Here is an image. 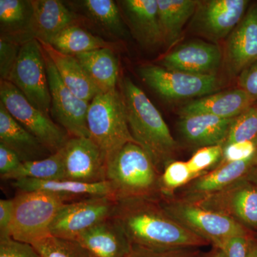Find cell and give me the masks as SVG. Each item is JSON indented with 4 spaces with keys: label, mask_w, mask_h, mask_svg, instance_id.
Masks as SVG:
<instances>
[{
    "label": "cell",
    "mask_w": 257,
    "mask_h": 257,
    "mask_svg": "<svg viewBox=\"0 0 257 257\" xmlns=\"http://www.w3.org/2000/svg\"><path fill=\"white\" fill-rule=\"evenodd\" d=\"M187 201L224 214L257 233V187L246 178L219 192Z\"/></svg>",
    "instance_id": "11"
},
{
    "label": "cell",
    "mask_w": 257,
    "mask_h": 257,
    "mask_svg": "<svg viewBox=\"0 0 257 257\" xmlns=\"http://www.w3.org/2000/svg\"><path fill=\"white\" fill-rule=\"evenodd\" d=\"M160 204L176 221L216 247L224 240L248 231L231 218L180 198H162Z\"/></svg>",
    "instance_id": "6"
},
{
    "label": "cell",
    "mask_w": 257,
    "mask_h": 257,
    "mask_svg": "<svg viewBox=\"0 0 257 257\" xmlns=\"http://www.w3.org/2000/svg\"><path fill=\"white\" fill-rule=\"evenodd\" d=\"M122 3L126 16L140 41L148 45L163 41L157 0H126Z\"/></svg>",
    "instance_id": "25"
},
{
    "label": "cell",
    "mask_w": 257,
    "mask_h": 257,
    "mask_svg": "<svg viewBox=\"0 0 257 257\" xmlns=\"http://www.w3.org/2000/svg\"><path fill=\"white\" fill-rule=\"evenodd\" d=\"M32 16L30 2L21 0H0V22L2 26L15 28L20 26Z\"/></svg>",
    "instance_id": "34"
},
{
    "label": "cell",
    "mask_w": 257,
    "mask_h": 257,
    "mask_svg": "<svg viewBox=\"0 0 257 257\" xmlns=\"http://www.w3.org/2000/svg\"><path fill=\"white\" fill-rule=\"evenodd\" d=\"M201 253L197 248L152 250L132 246L131 251L126 257H200Z\"/></svg>",
    "instance_id": "39"
},
{
    "label": "cell",
    "mask_w": 257,
    "mask_h": 257,
    "mask_svg": "<svg viewBox=\"0 0 257 257\" xmlns=\"http://www.w3.org/2000/svg\"><path fill=\"white\" fill-rule=\"evenodd\" d=\"M256 140L257 103L234 118L224 145Z\"/></svg>",
    "instance_id": "33"
},
{
    "label": "cell",
    "mask_w": 257,
    "mask_h": 257,
    "mask_svg": "<svg viewBox=\"0 0 257 257\" xmlns=\"http://www.w3.org/2000/svg\"><path fill=\"white\" fill-rule=\"evenodd\" d=\"M19 47L15 42L2 37L0 40V76L1 79L7 80L9 77L17 59L18 57Z\"/></svg>",
    "instance_id": "38"
},
{
    "label": "cell",
    "mask_w": 257,
    "mask_h": 257,
    "mask_svg": "<svg viewBox=\"0 0 257 257\" xmlns=\"http://www.w3.org/2000/svg\"><path fill=\"white\" fill-rule=\"evenodd\" d=\"M0 143L16 152L23 162L46 158L45 156L47 152H50L10 115L2 101H0Z\"/></svg>",
    "instance_id": "23"
},
{
    "label": "cell",
    "mask_w": 257,
    "mask_h": 257,
    "mask_svg": "<svg viewBox=\"0 0 257 257\" xmlns=\"http://www.w3.org/2000/svg\"><path fill=\"white\" fill-rule=\"evenodd\" d=\"M132 246L152 250L198 248L209 243L176 221L160 200L116 201L112 216Z\"/></svg>",
    "instance_id": "1"
},
{
    "label": "cell",
    "mask_w": 257,
    "mask_h": 257,
    "mask_svg": "<svg viewBox=\"0 0 257 257\" xmlns=\"http://www.w3.org/2000/svg\"><path fill=\"white\" fill-rule=\"evenodd\" d=\"M87 120L89 138L106 163L126 144L136 143L128 127L124 96L116 89L99 93L89 102Z\"/></svg>",
    "instance_id": "4"
},
{
    "label": "cell",
    "mask_w": 257,
    "mask_h": 257,
    "mask_svg": "<svg viewBox=\"0 0 257 257\" xmlns=\"http://www.w3.org/2000/svg\"><path fill=\"white\" fill-rule=\"evenodd\" d=\"M257 166V151L246 160L218 165L215 170L193 179L184 187L180 199L191 200L226 189L246 178Z\"/></svg>",
    "instance_id": "17"
},
{
    "label": "cell",
    "mask_w": 257,
    "mask_h": 257,
    "mask_svg": "<svg viewBox=\"0 0 257 257\" xmlns=\"http://www.w3.org/2000/svg\"><path fill=\"white\" fill-rule=\"evenodd\" d=\"M256 151L257 140L224 145L222 159L219 165L246 160L254 155Z\"/></svg>",
    "instance_id": "37"
},
{
    "label": "cell",
    "mask_w": 257,
    "mask_h": 257,
    "mask_svg": "<svg viewBox=\"0 0 257 257\" xmlns=\"http://www.w3.org/2000/svg\"><path fill=\"white\" fill-rule=\"evenodd\" d=\"M116 204L112 196H96L65 202L52 222L50 234L75 241L84 231L112 217Z\"/></svg>",
    "instance_id": "9"
},
{
    "label": "cell",
    "mask_w": 257,
    "mask_h": 257,
    "mask_svg": "<svg viewBox=\"0 0 257 257\" xmlns=\"http://www.w3.org/2000/svg\"><path fill=\"white\" fill-rule=\"evenodd\" d=\"M13 185L19 191H43L60 196L65 200L69 198L75 197H113L110 184L107 181L99 183L89 184L74 182L68 179L43 181L24 179L13 181Z\"/></svg>",
    "instance_id": "24"
},
{
    "label": "cell",
    "mask_w": 257,
    "mask_h": 257,
    "mask_svg": "<svg viewBox=\"0 0 257 257\" xmlns=\"http://www.w3.org/2000/svg\"><path fill=\"white\" fill-rule=\"evenodd\" d=\"M0 257H42L30 243L12 237L0 239Z\"/></svg>",
    "instance_id": "40"
},
{
    "label": "cell",
    "mask_w": 257,
    "mask_h": 257,
    "mask_svg": "<svg viewBox=\"0 0 257 257\" xmlns=\"http://www.w3.org/2000/svg\"><path fill=\"white\" fill-rule=\"evenodd\" d=\"M224 145L203 147L198 150L187 164L195 178L204 175L205 171L220 163L223 157Z\"/></svg>",
    "instance_id": "35"
},
{
    "label": "cell",
    "mask_w": 257,
    "mask_h": 257,
    "mask_svg": "<svg viewBox=\"0 0 257 257\" xmlns=\"http://www.w3.org/2000/svg\"><path fill=\"white\" fill-rule=\"evenodd\" d=\"M83 5L88 15L106 30L124 36L126 30L121 15L114 2L111 0H85Z\"/></svg>",
    "instance_id": "30"
},
{
    "label": "cell",
    "mask_w": 257,
    "mask_h": 257,
    "mask_svg": "<svg viewBox=\"0 0 257 257\" xmlns=\"http://www.w3.org/2000/svg\"><path fill=\"white\" fill-rule=\"evenodd\" d=\"M194 179L187 162L173 161L161 174L160 185L162 198L174 197L176 191L185 187Z\"/></svg>",
    "instance_id": "31"
},
{
    "label": "cell",
    "mask_w": 257,
    "mask_h": 257,
    "mask_svg": "<svg viewBox=\"0 0 257 257\" xmlns=\"http://www.w3.org/2000/svg\"><path fill=\"white\" fill-rule=\"evenodd\" d=\"M255 235V236H256V237H257V233H256V234H254Z\"/></svg>",
    "instance_id": "47"
},
{
    "label": "cell",
    "mask_w": 257,
    "mask_h": 257,
    "mask_svg": "<svg viewBox=\"0 0 257 257\" xmlns=\"http://www.w3.org/2000/svg\"><path fill=\"white\" fill-rule=\"evenodd\" d=\"M140 77L159 95L179 99L214 94L221 87L216 75H199L168 70L156 65H145L138 71Z\"/></svg>",
    "instance_id": "10"
},
{
    "label": "cell",
    "mask_w": 257,
    "mask_h": 257,
    "mask_svg": "<svg viewBox=\"0 0 257 257\" xmlns=\"http://www.w3.org/2000/svg\"><path fill=\"white\" fill-rule=\"evenodd\" d=\"M246 179L257 187V166L250 172Z\"/></svg>",
    "instance_id": "46"
},
{
    "label": "cell",
    "mask_w": 257,
    "mask_h": 257,
    "mask_svg": "<svg viewBox=\"0 0 257 257\" xmlns=\"http://www.w3.org/2000/svg\"><path fill=\"white\" fill-rule=\"evenodd\" d=\"M14 214V200H0V239L11 237L12 222Z\"/></svg>",
    "instance_id": "43"
},
{
    "label": "cell",
    "mask_w": 257,
    "mask_h": 257,
    "mask_svg": "<svg viewBox=\"0 0 257 257\" xmlns=\"http://www.w3.org/2000/svg\"><path fill=\"white\" fill-rule=\"evenodd\" d=\"M222 60V53L217 45L192 42L180 45L167 54L162 59V67L185 73L215 75Z\"/></svg>",
    "instance_id": "16"
},
{
    "label": "cell",
    "mask_w": 257,
    "mask_h": 257,
    "mask_svg": "<svg viewBox=\"0 0 257 257\" xmlns=\"http://www.w3.org/2000/svg\"><path fill=\"white\" fill-rule=\"evenodd\" d=\"M122 94L132 136L162 174L175 161L177 144L160 111L128 77L122 83Z\"/></svg>",
    "instance_id": "2"
},
{
    "label": "cell",
    "mask_w": 257,
    "mask_h": 257,
    "mask_svg": "<svg viewBox=\"0 0 257 257\" xmlns=\"http://www.w3.org/2000/svg\"><path fill=\"white\" fill-rule=\"evenodd\" d=\"M246 257H257V237L254 234L250 240L249 247Z\"/></svg>",
    "instance_id": "44"
},
{
    "label": "cell",
    "mask_w": 257,
    "mask_h": 257,
    "mask_svg": "<svg viewBox=\"0 0 257 257\" xmlns=\"http://www.w3.org/2000/svg\"><path fill=\"white\" fill-rule=\"evenodd\" d=\"M0 99L18 122L53 154L64 146L68 139L50 116L32 105L13 83L1 79Z\"/></svg>",
    "instance_id": "8"
},
{
    "label": "cell",
    "mask_w": 257,
    "mask_h": 257,
    "mask_svg": "<svg viewBox=\"0 0 257 257\" xmlns=\"http://www.w3.org/2000/svg\"><path fill=\"white\" fill-rule=\"evenodd\" d=\"M7 80L13 83L29 101L44 114L51 111V94L43 49L36 39L27 40L19 51Z\"/></svg>",
    "instance_id": "7"
},
{
    "label": "cell",
    "mask_w": 257,
    "mask_h": 257,
    "mask_svg": "<svg viewBox=\"0 0 257 257\" xmlns=\"http://www.w3.org/2000/svg\"><path fill=\"white\" fill-rule=\"evenodd\" d=\"M234 119H224L210 114L180 117L179 133L192 146L203 147L224 145Z\"/></svg>",
    "instance_id": "21"
},
{
    "label": "cell",
    "mask_w": 257,
    "mask_h": 257,
    "mask_svg": "<svg viewBox=\"0 0 257 257\" xmlns=\"http://www.w3.org/2000/svg\"><path fill=\"white\" fill-rule=\"evenodd\" d=\"M1 178L13 182L24 179L43 181L65 179L63 150L62 148L42 160L23 162L18 170Z\"/></svg>",
    "instance_id": "28"
},
{
    "label": "cell",
    "mask_w": 257,
    "mask_h": 257,
    "mask_svg": "<svg viewBox=\"0 0 257 257\" xmlns=\"http://www.w3.org/2000/svg\"><path fill=\"white\" fill-rule=\"evenodd\" d=\"M199 1L157 0L159 21L164 40L175 42L182 29L195 13Z\"/></svg>",
    "instance_id": "27"
},
{
    "label": "cell",
    "mask_w": 257,
    "mask_h": 257,
    "mask_svg": "<svg viewBox=\"0 0 257 257\" xmlns=\"http://www.w3.org/2000/svg\"><path fill=\"white\" fill-rule=\"evenodd\" d=\"M23 162L18 154L9 147L0 143V175L1 177L13 173L18 170Z\"/></svg>",
    "instance_id": "42"
},
{
    "label": "cell",
    "mask_w": 257,
    "mask_h": 257,
    "mask_svg": "<svg viewBox=\"0 0 257 257\" xmlns=\"http://www.w3.org/2000/svg\"><path fill=\"white\" fill-rule=\"evenodd\" d=\"M75 241L90 257H126L132 244L112 217L83 232Z\"/></svg>",
    "instance_id": "18"
},
{
    "label": "cell",
    "mask_w": 257,
    "mask_h": 257,
    "mask_svg": "<svg viewBox=\"0 0 257 257\" xmlns=\"http://www.w3.org/2000/svg\"><path fill=\"white\" fill-rule=\"evenodd\" d=\"M238 84L239 89L257 103V61L239 74Z\"/></svg>",
    "instance_id": "41"
},
{
    "label": "cell",
    "mask_w": 257,
    "mask_h": 257,
    "mask_svg": "<svg viewBox=\"0 0 257 257\" xmlns=\"http://www.w3.org/2000/svg\"><path fill=\"white\" fill-rule=\"evenodd\" d=\"M225 67L231 75H239L257 61V3L228 37L223 56Z\"/></svg>",
    "instance_id": "15"
},
{
    "label": "cell",
    "mask_w": 257,
    "mask_h": 257,
    "mask_svg": "<svg viewBox=\"0 0 257 257\" xmlns=\"http://www.w3.org/2000/svg\"><path fill=\"white\" fill-rule=\"evenodd\" d=\"M253 234L232 236L224 240L215 248L220 251L222 257H246Z\"/></svg>",
    "instance_id": "36"
},
{
    "label": "cell",
    "mask_w": 257,
    "mask_h": 257,
    "mask_svg": "<svg viewBox=\"0 0 257 257\" xmlns=\"http://www.w3.org/2000/svg\"><path fill=\"white\" fill-rule=\"evenodd\" d=\"M32 245L42 257H90L77 241L52 235Z\"/></svg>",
    "instance_id": "32"
},
{
    "label": "cell",
    "mask_w": 257,
    "mask_h": 257,
    "mask_svg": "<svg viewBox=\"0 0 257 257\" xmlns=\"http://www.w3.org/2000/svg\"><path fill=\"white\" fill-rule=\"evenodd\" d=\"M65 179L82 183L106 181L102 152L89 138H71L62 147Z\"/></svg>",
    "instance_id": "14"
},
{
    "label": "cell",
    "mask_w": 257,
    "mask_h": 257,
    "mask_svg": "<svg viewBox=\"0 0 257 257\" xmlns=\"http://www.w3.org/2000/svg\"><path fill=\"white\" fill-rule=\"evenodd\" d=\"M51 94V112L72 138H89L87 111L89 102L71 92L61 79L55 64L43 50Z\"/></svg>",
    "instance_id": "12"
},
{
    "label": "cell",
    "mask_w": 257,
    "mask_h": 257,
    "mask_svg": "<svg viewBox=\"0 0 257 257\" xmlns=\"http://www.w3.org/2000/svg\"><path fill=\"white\" fill-rule=\"evenodd\" d=\"M11 225V237L32 243L50 236V228L65 199L43 191H29L17 194Z\"/></svg>",
    "instance_id": "5"
},
{
    "label": "cell",
    "mask_w": 257,
    "mask_h": 257,
    "mask_svg": "<svg viewBox=\"0 0 257 257\" xmlns=\"http://www.w3.org/2000/svg\"><path fill=\"white\" fill-rule=\"evenodd\" d=\"M74 57L101 92L116 89L119 66L112 50L103 48L79 54Z\"/></svg>",
    "instance_id": "26"
},
{
    "label": "cell",
    "mask_w": 257,
    "mask_h": 257,
    "mask_svg": "<svg viewBox=\"0 0 257 257\" xmlns=\"http://www.w3.org/2000/svg\"><path fill=\"white\" fill-rule=\"evenodd\" d=\"M50 45L59 52L72 56L109 48V44L102 39L94 36L75 25H72L62 30L53 38Z\"/></svg>",
    "instance_id": "29"
},
{
    "label": "cell",
    "mask_w": 257,
    "mask_h": 257,
    "mask_svg": "<svg viewBox=\"0 0 257 257\" xmlns=\"http://www.w3.org/2000/svg\"><path fill=\"white\" fill-rule=\"evenodd\" d=\"M32 16L28 25L32 39L46 43L64 29L73 25L75 16L62 2L57 0L30 1Z\"/></svg>",
    "instance_id": "20"
},
{
    "label": "cell",
    "mask_w": 257,
    "mask_h": 257,
    "mask_svg": "<svg viewBox=\"0 0 257 257\" xmlns=\"http://www.w3.org/2000/svg\"><path fill=\"white\" fill-rule=\"evenodd\" d=\"M38 41L55 64L62 82L77 97L90 102L101 92L74 56L65 55L50 44Z\"/></svg>",
    "instance_id": "22"
},
{
    "label": "cell",
    "mask_w": 257,
    "mask_h": 257,
    "mask_svg": "<svg viewBox=\"0 0 257 257\" xmlns=\"http://www.w3.org/2000/svg\"><path fill=\"white\" fill-rule=\"evenodd\" d=\"M256 104L242 89H233L202 96L191 101L179 111L180 117L210 114L224 119H234Z\"/></svg>",
    "instance_id": "19"
},
{
    "label": "cell",
    "mask_w": 257,
    "mask_h": 257,
    "mask_svg": "<svg viewBox=\"0 0 257 257\" xmlns=\"http://www.w3.org/2000/svg\"><path fill=\"white\" fill-rule=\"evenodd\" d=\"M247 0H208L199 2L193 18L198 33L216 42L229 36L246 11Z\"/></svg>",
    "instance_id": "13"
},
{
    "label": "cell",
    "mask_w": 257,
    "mask_h": 257,
    "mask_svg": "<svg viewBox=\"0 0 257 257\" xmlns=\"http://www.w3.org/2000/svg\"><path fill=\"white\" fill-rule=\"evenodd\" d=\"M200 257H222L220 251L218 248L212 247L210 251L207 253H201Z\"/></svg>",
    "instance_id": "45"
},
{
    "label": "cell",
    "mask_w": 257,
    "mask_h": 257,
    "mask_svg": "<svg viewBox=\"0 0 257 257\" xmlns=\"http://www.w3.org/2000/svg\"><path fill=\"white\" fill-rule=\"evenodd\" d=\"M106 181L116 201L147 199L160 200L161 174L140 145H124L106 162Z\"/></svg>",
    "instance_id": "3"
}]
</instances>
